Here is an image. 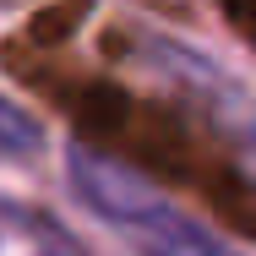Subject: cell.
I'll list each match as a JSON object with an SVG mask.
<instances>
[{
	"mask_svg": "<svg viewBox=\"0 0 256 256\" xmlns=\"http://www.w3.org/2000/svg\"><path fill=\"white\" fill-rule=\"evenodd\" d=\"M66 174L76 202L93 218H104L109 229H120L131 240L136 256H240L234 246H224L212 229H202L196 218H186L158 186H148L136 169L104 158L98 148L71 142L66 153Z\"/></svg>",
	"mask_w": 256,
	"mask_h": 256,
	"instance_id": "6da1fadb",
	"label": "cell"
},
{
	"mask_svg": "<svg viewBox=\"0 0 256 256\" xmlns=\"http://www.w3.org/2000/svg\"><path fill=\"white\" fill-rule=\"evenodd\" d=\"M44 153V126L22 104L0 98V164H28Z\"/></svg>",
	"mask_w": 256,
	"mask_h": 256,
	"instance_id": "7a4b0ae2",
	"label": "cell"
},
{
	"mask_svg": "<svg viewBox=\"0 0 256 256\" xmlns=\"http://www.w3.org/2000/svg\"><path fill=\"white\" fill-rule=\"evenodd\" d=\"M251 164H256V131H251Z\"/></svg>",
	"mask_w": 256,
	"mask_h": 256,
	"instance_id": "277c9868",
	"label": "cell"
},
{
	"mask_svg": "<svg viewBox=\"0 0 256 256\" xmlns=\"http://www.w3.org/2000/svg\"><path fill=\"white\" fill-rule=\"evenodd\" d=\"M50 256H76V251H71V246H60V251H50Z\"/></svg>",
	"mask_w": 256,
	"mask_h": 256,
	"instance_id": "3957f363",
	"label": "cell"
}]
</instances>
